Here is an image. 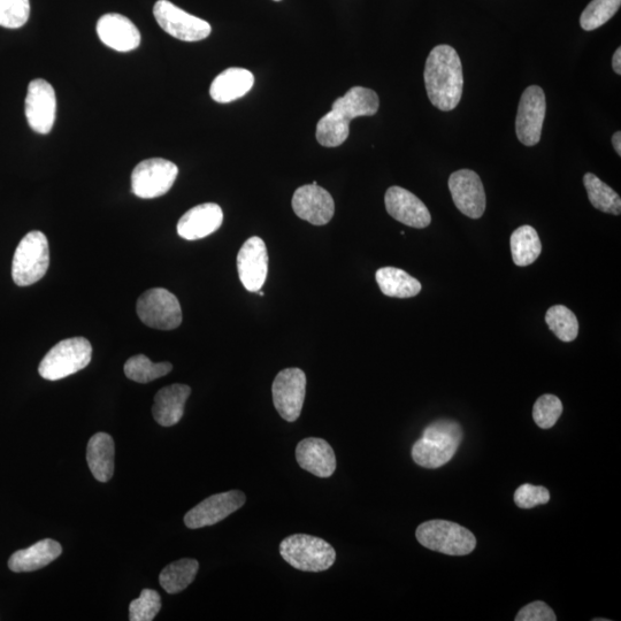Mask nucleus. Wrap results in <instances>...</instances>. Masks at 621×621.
I'll return each instance as SVG.
<instances>
[{
  "instance_id": "1",
  "label": "nucleus",
  "mask_w": 621,
  "mask_h": 621,
  "mask_svg": "<svg viewBox=\"0 0 621 621\" xmlns=\"http://www.w3.org/2000/svg\"><path fill=\"white\" fill-rule=\"evenodd\" d=\"M377 92L364 87L351 88L337 98L333 109L322 117L317 125V141L326 148L340 147L348 140L350 122L359 117H372L379 111Z\"/></svg>"
},
{
  "instance_id": "2",
  "label": "nucleus",
  "mask_w": 621,
  "mask_h": 621,
  "mask_svg": "<svg viewBox=\"0 0 621 621\" xmlns=\"http://www.w3.org/2000/svg\"><path fill=\"white\" fill-rule=\"evenodd\" d=\"M425 84L429 101L443 112L455 110L463 96V67L450 45L434 48L426 61Z\"/></svg>"
},
{
  "instance_id": "3",
  "label": "nucleus",
  "mask_w": 621,
  "mask_h": 621,
  "mask_svg": "<svg viewBox=\"0 0 621 621\" xmlns=\"http://www.w3.org/2000/svg\"><path fill=\"white\" fill-rule=\"evenodd\" d=\"M463 440V429L456 421L437 420L426 427L423 437L413 444L414 463L425 469H439L455 456Z\"/></svg>"
},
{
  "instance_id": "4",
  "label": "nucleus",
  "mask_w": 621,
  "mask_h": 621,
  "mask_svg": "<svg viewBox=\"0 0 621 621\" xmlns=\"http://www.w3.org/2000/svg\"><path fill=\"white\" fill-rule=\"evenodd\" d=\"M280 554L285 561L303 572H322L336 561L335 549L317 536L295 534L280 544Z\"/></svg>"
},
{
  "instance_id": "5",
  "label": "nucleus",
  "mask_w": 621,
  "mask_h": 621,
  "mask_svg": "<svg viewBox=\"0 0 621 621\" xmlns=\"http://www.w3.org/2000/svg\"><path fill=\"white\" fill-rule=\"evenodd\" d=\"M49 242L42 232L28 233L15 250L12 264V278L19 287L34 285L44 278L49 270Z\"/></svg>"
},
{
  "instance_id": "6",
  "label": "nucleus",
  "mask_w": 621,
  "mask_h": 621,
  "mask_svg": "<svg viewBox=\"0 0 621 621\" xmlns=\"http://www.w3.org/2000/svg\"><path fill=\"white\" fill-rule=\"evenodd\" d=\"M421 546L450 556H465L477 547L469 529L447 520H431L419 525L416 532Z\"/></svg>"
},
{
  "instance_id": "7",
  "label": "nucleus",
  "mask_w": 621,
  "mask_h": 621,
  "mask_svg": "<svg viewBox=\"0 0 621 621\" xmlns=\"http://www.w3.org/2000/svg\"><path fill=\"white\" fill-rule=\"evenodd\" d=\"M91 357V343L84 337H72L59 342L45 355L38 372L45 380L58 381L82 371Z\"/></svg>"
},
{
  "instance_id": "8",
  "label": "nucleus",
  "mask_w": 621,
  "mask_h": 621,
  "mask_svg": "<svg viewBox=\"0 0 621 621\" xmlns=\"http://www.w3.org/2000/svg\"><path fill=\"white\" fill-rule=\"evenodd\" d=\"M136 310L143 324L160 331H172L182 324L179 299L164 288L145 291L138 298Z\"/></svg>"
},
{
  "instance_id": "9",
  "label": "nucleus",
  "mask_w": 621,
  "mask_h": 621,
  "mask_svg": "<svg viewBox=\"0 0 621 621\" xmlns=\"http://www.w3.org/2000/svg\"><path fill=\"white\" fill-rule=\"evenodd\" d=\"M178 175V166L170 160L152 158L141 161L132 174L133 193L143 199L164 196L171 190Z\"/></svg>"
},
{
  "instance_id": "10",
  "label": "nucleus",
  "mask_w": 621,
  "mask_h": 621,
  "mask_svg": "<svg viewBox=\"0 0 621 621\" xmlns=\"http://www.w3.org/2000/svg\"><path fill=\"white\" fill-rule=\"evenodd\" d=\"M153 15L161 29L183 42L203 41L212 32L209 22L184 12L168 0H158Z\"/></svg>"
},
{
  "instance_id": "11",
  "label": "nucleus",
  "mask_w": 621,
  "mask_h": 621,
  "mask_svg": "<svg viewBox=\"0 0 621 621\" xmlns=\"http://www.w3.org/2000/svg\"><path fill=\"white\" fill-rule=\"evenodd\" d=\"M273 403L282 419L294 423L301 416L305 394L306 375L301 368L281 371L272 386Z\"/></svg>"
},
{
  "instance_id": "12",
  "label": "nucleus",
  "mask_w": 621,
  "mask_h": 621,
  "mask_svg": "<svg viewBox=\"0 0 621 621\" xmlns=\"http://www.w3.org/2000/svg\"><path fill=\"white\" fill-rule=\"evenodd\" d=\"M546 110V95L542 88L528 87L520 98L516 120L517 136L526 147H534L540 142Z\"/></svg>"
},
{
  "instance_id": "13",
  "label": "nucleus",
  "mask_w": 621,
  "mask_h": 621,
  "mask_svg": "<svg viewBox=\"0 0 621 621\" xmlns=\"http://www.w3.org/2000/svg\"><path fill=\"white\" fill-rule=\"evenodd\" d=\"M25 105L29 127L38 134H49L57 112L56 91L51 84L43 79L30 82Z\"/></svg>"
},
{
  "instance_id": "14",
  "label": "nucleus",
  "mask_w": 621,
  "mask_h": 621,
  "mask_svg": "<svg viewBox=\"0 0 621 621\" xmlns=\"http://www.w3.org/2000/svg\"><path fill=\"white\" fill-rule=\"evenodd\" d=\"M245 502L247 496L240 490L212 495L184 516V524L191 529L216 525L240 510Z\"/></svg>"
},
{
  "instance_id": "15",
  "label": "nucleus",
  "mask_w": 621,
  "mask_h": 621,
  "mask_svg": "<svg viewBox=\"0 0 621 621\" xmlns=\"http://www.w3.org/2000/svg\"><path fill=\"white\" fill-rule=\"evenodd\" d=\"M449 189L457 209L471 219H480L486 210L485 188L479 175L470 170L452 173Z\"/></svg>"
},
{
  "instance_id": "16",
  "label": "nucleus",
  "mask_w": 621,
  "mask_h": 621,
  "mask_svg": "<svg viewBox=\"0 0 621 621\" xmlns=\"http://www.w3.org/2000/svg\"><path fill=\"white\" fill-rule=\"evenodd\" d=\"M293 210L299 219L314 226L327 225L334 217L335 203L331 194L318 184H306L295 191Z\"/></svg>"
},
{
  "instance_id": "17",
  "label": "nucleus",
  "mask_w": 621,
  "mask_h": 621,
  "mask_svg": "<svg viewBox=\"0 0 621 621\" xmlns=\"http://www.w3.org/2000/svg\"><path fill=\"white\" fill-rule=\"evenodd\" d=\"M237 271L245 289L258 293L263 288L268 273V253L265 242L252 236L243 244L237 255Z\"/></svg>"
},
{
  "instance_id": "18",
  "label": "nucleus",
  "mask_w": 621,
  "mask_h": 621,
  "mask_svg": "<svg viewBox=\"0 0 621 621\" xmlns=\"http://www.w3.org/2000/svg\"><path fill=\"white\" fill-rule=\"evenodd\" d=\"M385 203L390 216L405 226L421 229L431 225L432 217L426 205L409 190L401 187L389 188Z\"/></svg>"
},
{
  "instance_id": "19",
  "label": "nucleus",
  "mask_w": 621,
  "mask_h": 621,
  "mask_svg": "<svg viewBox=\"0 0 621 621\" xmlns=\"http://www.w3.org/2000/svg\"><path fill=\"white\" fill-rule=\"evenodd\" d=\"M97 34L106 46L118 52L133 51L141 44L140 30L118 13L103 15L97 22Z\"/></svg>"
},
{
  "instance_id": "20",
  "label": "nucleus",
  "mask_w": 621,
  "mask_h": 621,
  "mask_svg": "<svg viewBox=\"0 0 621 621\" xmlns=\"http://www.w3.org/2000/svg\"><path fill=\"white\" fill-rule=\"evenodd\" d=\"M224 212L218 204L206 203L184 213L178 224V234L184 240H202L221 227Z\"/></svg>"
},
{
  "instance_id": "21",
  "label": "nucleus",
  "mask_w": 621,
  "mask_h": 621,
  "mask_svg": "<svg viewBox=\"0 0 621 621\" xmlns=\"http://www.w3.org/2000/svg\"><path fill=\"white\" fill-rule=\"evenodd\" d=\"M296 459L303 470L319 478L332 477L336 470L335 452L329 443L317 437H309L298 443Z\"/></svg>"
},
{
  "instance_id": "22",
  "label": "nucleus",
  "mask_w": 621,
  "mask_h": 621,
  "mask_svg": "<svg viewBox=\"0 0 621 621\" xmlns=\"http://www.w3.org/2000/svg\"><path fill=\"white\" fill-rule=\"evenodd\" d=\"M190 394L191 388L180 383L159 390L152 406L153 418L164 427L179 424Z\"/></svg>"
},
{
  "instance_id": "23",
  "label": "nucleus",
  "mask_w": 621,
  "mask_h": 621,
  "mask_svg": "<svg viewBox=\"0 0 621 621\" xmlns=\"http://www.w3.org/2000/svg\"><path fill=\"white\" fill-rule=\"evenodd\" d=\"M253 84H255V76L248 69L228 68L214 79L210 95L217 103H232L247 95Z\"/></svg>"
},
{
  "instance_id": "24",
  "label": "nucleus",
  "mask_w": 621,
  "mask_h": 621,
  "mask_svg": "<svg viewBox=\"0 0 621 621\" xmlns=\"http://www.w3.org/2000/svg\"><path fill=\"white\" fill-rule=\"evenodd\" d=\"M63 548L55 540L45 539L27 549H22L11 556L10 570L15 573L33 572L43 569L61 555Z\"/></svg>"
},
{
  "instance_id": "25",
  "label": "nucleus",
  "mask_w": 621,
  "mask_h": 621,
  "mask_svg": "<svg viewBox=\"0 0 621 621\" xmlns=\"http://www.w3.org/2000/svg\"><path fill=\"white\" fill-rule=\"evenodd\" d=\"M114 441L106 433L91 437L87 447V462L92 475L101 482L110 481L114 473Z\"/></svg>"
},
{
  "instance_id": "26",
  "label": "nucleus",
  "mask_w": 621,
  "mask_h": 621,
  "mask_svg": "<svg viewBox=\"0 0 621 621\" xmlns=\"http://www.w3.org/2000/svg\"><path fill=\"white\" fill-rule=\"evenodd\" d=\"M383 295L395 298H411L421 291V283L413 276L396 267H382L375 274Z\"/></svg>"
},
{
  "instance_id": "27",
  "label": "nucleus",
  "mask_w": 621,
  "mask_h": 621,
  "mask_svg": "<svg viewBox=\"0 0 621 621\" xmlns=\"http://www.w3.org/2000/svg\"><path fill=\"white\" fill-rule=\"evenodd\" d=\"M513 263L520 267L532 265L542 252L538 232L532 226H521L511 235Z\"/></svg>"
},
{
  "instance_id": "28",
  "label": "nucleus",
  "mask_w": 621,
  "mask_h": 621,
  "mask_svg": "<svg viewBox=\"0 0 621 621\" xmlns=\"http://www.w3.org/2000/svg\"><path fill=\"white\" fill-rule=\"evenodd\" d=\"M199 569L196 559L184 558L167 565L159 575L160 586L168 594H178L193 584Z\"/></svg>"
},
{
  "instance_id": "29",
  "label": "nucleus",
  "mask_w": 621,
  "mask_h": 621,
  "mask_svg": "<svg viewBox=\"0 0 621 621\" xmlns=\"http://www.w3.org/2000/svg\"><path fill=\"white\" fill-rule=\"evenodd\" d=\"M584 184L589 201L595 209L619 216L621 213V199L615 190L610 188L607 183L598 179L593 173H587L584 176Z\"/></svg>"
},
{
  "instance_id": "30",
  "label": "nucleus",
  "mask_w": 621,
  "mask_h": 621,
  "mask_svg": "<svg viewBox=\"0 0 621 621\" xmlns=\"http://www.w3.org/2000/svg\"><path fill=\"white\" fill-rule=\"evenodd\" d=\"M173 365L171 363H152L151 360L144 355H137L127 360L124 371L129 380L137 383H149L159 378L165 377L172 372Z\"/></svg>"
},
{
  "instance_id": "31",
  "label": "nucleus",
  "mask_w": 621,
  "mask_h": 621,
  "mask_svg": "<svg viewBox=\"0 0 621 621\" xmlns=\"http://www.w3.org/2000/svg\"><path fill=\"white\" fill-rule=\"evenodd\" d=\"M550 331L563 342H572L579 334V322L575 314L564 305H555L546 314Z\"/></svg>"
},
{
  "instance_id": "32",
  "label": "nucleus",
  "mask_w": 621,
  "mask_h": 621,
  "mask_svg": "<svg viewBox=\"0 0 621 621\" xmlns=\"http://www.w3.org/2000/svg\"><path fill=\"white\" fill-rule=\"evenodd\" d=\"M621 0H593L580 18L582 29L592 32L607 23L620 9Z\"/></svg>"
},
{
  "instance_id": "33",
  "label": "nucleus",
  "mask_w": 621,
  "mask_h": 621,
  "mask_svg": "<svg viewBox=\"0 0 621 621\" xmlns=\"http://www.w3.org/2000/svg\"><path fill=\"white\" fill-rule=\"evenodd\" d=\"M563 413L562 401L555 395H543L535 402L533 419L542 429L554 427Z\"/></svg>"
},
{
  "instance_id": "34",
  "label": "nucleus",
  "mask_w": 621,
  "mask_h": 621,
  "mask_svg": "<svg viewBox=\"0 0 621 621\" xmlns=\"http://www.w3.org/2000/svg\"><path fill=\"white\" fill-rule=\"evenodd\" d=\"M161 610V597L156 590L143 589L141 596L129 605L130 621H152Z\"/></svg>"
},
{
  "instance_id": "35",
  "label": "nucleus",
  "mask_w": 621,
  "mask_h": 621,
  "mask_svg": "<svg viewBox=\"0 0 621 621\" xmlns=\"http://www.w3.org/2000/svg\"><path fill=\"white\" fill-rule=\"evenodd\" d=\"M30 15L29 0H0V26L18 29L26 25Z\"/></svg>"
},
{
  "instance_id": "36",
  "label": "nucleus",
  "mask_w": 621,
  "mask_h": 621,
  "mask_svg": "<svg viewBox=\"0 0 621 621\" xmlns=\"http://www.w3.org/2000/svg\"><path fill=\"white\" fill-rule=\"evenodd\" d=\"M550 493L547 488L529 485L520 486L515 493V503L520 509H532L535 506L547 504Z\"/></svg>"
},
{
  "instance_id": "37",
  "label": "nucleus",
  "mask_w": 621,
  "mask_h": 621,
  "mask_svg": "<svg viewBox=\"0 0 621 621\" xmlns=\"http://www.w3.org/2000/svg\"><path fill=\"white\" fill-rule=\"evenodd\" d=\"M555 612L548 604L536 601L526 605L521 609L516 617V621H556Z\"/></svg>"
},
{
  "instance_id": "38",
  "label": "nucleus",
  "mask_w": 621,
  "mask_h": 621,
  "mask_svg": "<svg viewBox=\"0 0 621 621\" xmlns=\"http://www.w3.org/2000/svg\"><path fill=\"white\" fill-rule=\"evenodd\" d=\"M612 67H613V71H615L618 75L621 74V49L620 48H618L617 51L615 52V55H613Z\"/></svg>"
},
{
  "instance_id": "39",
  "label": "nucleus",
  "mask_w": 621,
  "mask_h": 621,
  "mask_svg": "<svg viewBox=\"0 0 621 621\" xmlns=\"http://www.w3.org/2000/svg\"><path fill=\"white\" fill-rule=\"evenodd\" d=\"M612 144H613V148H615L616 152L618 153V156H621V133L620 132H617L615 135H613Z\"/></svg>"
},
{
  "instance_id": "40",
  "label": "nucleus",
  "mask_w": 621,
  "mask_h": 621,
  "mask_svg": "<svg viewBox=\"0 0 621 621\" xmlns=\"http://www.w3.org/2000/svg\"><path fill=\"white\" fill-rule=\"evenodd\" d=\"M274 2H281V0H274Z\"/></svg>"
}]
</instances>
